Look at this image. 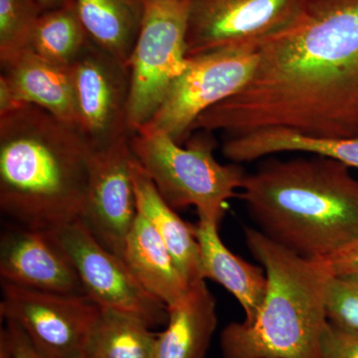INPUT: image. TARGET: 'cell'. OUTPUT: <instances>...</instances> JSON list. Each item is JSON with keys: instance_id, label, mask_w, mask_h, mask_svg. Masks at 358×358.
I'll list each match as a JSON object with an SVG mask.
<instances>
[{"instance_id": "obj_1", "label": "cell", "mask_w": 358, "mask_h": 358, "mask_svg": "<svg viewBox=\"0 0 358 358\" xmlns=\"http://www.w3.org/2000/svg\"><path fill=\"white\" fill-rule=\"evenodd\" d=\"M258 56L246 87L200 115L193 133L358 136V0H307Z\"/></svg>"}, {"instance_id": "obj_2", "label": "cell", "mask_w": 358, "mask_h": 358, "mask_svg": "<svg viewBox=\"0 0 358 358\" xmlns=\"http://www.w3.org/2000/svg\"><path fill=\"white\" fill-rule=\"evenodd\" d=\"M238 196L261 233L303 258L329 262L358 241V178L338 160H265Z\"/></svg>"}, {"instance_id": "obj_3", "label": "cell", "mask_w": 358, "mask_h": 358, "mask_svg": "<svg viewBox=\"0 0 358 358\" xmlns=\"http://www.w3.org/2000/svg\"><path fill=\"white\" fill-rule=\"evenodd\" d=\"M94 150L79 129L23 105L0 115V208L14 224L55 231L81 219Z\"/></svg>"}, {"instance_id": "obj_4", "label": "cell", "mask_w": 358, "mask_h": 358, "mask_svg": "<svg viewBox=\"0 0 358 358\" xmlns=\"http://www.w3.org/2000/svg\"><path fill=\"white\" fill-rule=\"evenodd\" d=\"M244 233L265 270L267 291L255 319L224 327L223 358H322L327 288L334 274L329 263L296 255L253 228Z\"/></svg>"}, {"instance_id": "obj_5", "label": "cell", "mask_w": 358, "mask_h": 358, "mask_svg": "<svg viewBox=\"0 0 358 358\" xmlns=\"http://www.w3.org/2000/svg\"><path fill=\"white\" fill-rule=\"evenodd\" d=\"M216 147L207 131H194L185 145L150 127L131 136L134 157L174 210L193 206L200 220L220 224L226 203L237 196L247 173L239 164L218 162Z\"/></svg>"}, {"instance_id": "obj_6", "label": "cell", "mask_w": 358, "mask_h": 358, "mask_svg": "<svg viewBox=\"0 0 358 358\" xmlns=\"http://www.w3.org/2000/svg\"><path fill=\"white\" fill-rule=\"evenodd\" d=\"M143 4L140 34L129 62L131 134L152 121L188 59L185 0H150Z\"/></svg>"}, {"instance_id": "obj_7", "label": "cell", "mask_w": 358, "mask_h": 358, "mask_svg": "<svg viewBox=\"0 0 358 358\" xmlns=\"http://www.w3.org/2000/svg\"><path fill=\"white\" fill-rule=\"evenodd\" d=\"M258 45H240L189 56L154 115L145 127L159 129L179 145L193 133L197 119L246 87L258 64Z\"/></svg>"}, {"instance_id": "obj_8", "label": "cell", "mask_w": 358, "mask_h": 358, "mask_svg": "<svg viewBox=\"0 0 358 358\" xmlns=\"http://www.w3.org/2000/svg\"><path fill=\"white\" fill-rule=\"evenodd\" d=\"M52 233L69 257L85 294L99 307L128 313L152 329L166 324V306L148 293L121 257L105 248L81 220Z\"/></svg>"}, {"instance_id": "obj_9", "label": "cell", "mask_w": 358, "mask_h": 358, "mask_svg": "<svg viewBox=\"0 0 358 358\" xmlns=\"http://www.w3.org/2000/svg\"><path fill=\"white\" fill-rule=\"evenodd\" d=\"M101 308L86 294L36 291L2 282L0 313L47 358H82Z\"/></svg>"}, {"instance_id": "obj_10", "label": "cell", "mask_w": 358, "mask_h": 358, "mask_svg": "<svg viewBox=\"0 0 358 358\" xmlns=\"http://www.w3.org/2000/svg\"><path fill=\"white\" fill-rule=\"evenodd\" d=\"M70 72L76 93L79 131L93 150L131 136L129 66L91 41Z\"/></svg>"}, {"instance_id": "obj_11", "label": "cell", "mask_w": 358, "mask_h": 358, "mask_svg": "<svg viewBox=\"0 0 358 358\" xmlns=\"http://www.w3.org/2000/svg\"><path fill=\"white\" fill-rule=\"evenodd\" d=\"M307 0H185L187 55L259 44L296 18Z\"/></svg>"}, {"instance_id": "obj_12", "label": "cell", "mask_w": 358, "mask_h": 358, "mask_svg": "<svg viewBox=\"0 0 358 358\" xmlns=\"http://www.w3.org/2000/svg\"><path fill=\"white\" fill-rule=\"evenodd\" d=\"M131 136L94 150L88 197L80 220L94 237L121 257L138 217Z\"/></svg>"}, {"instance_id": "obj_13", "label": "cell", "mask_w": 358, "mask_h": 358, "mask_svg": "<svg viewBox=\"0 0 358 358\" xmlns=\"http://www.w3.org/2000/svg\"><path fill=\"white\" fill-rule=\"evenodd\" d=\"M2 282L52 293L86 294L53 233L13 224L0 240Z\"/></svg>"}, {"instance_id": "obj_14", "label": "cell", "mask_w": 358, "mask_h": 358, "mask_svg": "<svg viewBox=\"0 0 358 358\" xmlns=\"http://www.w3.org/2000/svg\"><path fill=\"white\" fill-rule=\"evenodd\" d=\"M0 79L6 82L18 103L38 107L79 129L70 68L53 64L28 48L1 64Z\"/></svg>"}, {"instance_id": "obj_15", "label": "cell", "mask_w": 358, "mask_h": 358, "mask_svg": "<svg viewBox=\"0 0 358 358\" xmlns=\"http://www.w3.org/2000/svg\"><path fill=\"white\" fill-rule=\"evenodd\" d=\"M194 227L199 244L201 279L212 280L227 289L243 308V322H252L267 291L265 270L232 253L219 236V224L199 219Z\"/></svg>"}, {"instance_id": "obj_16", "label": "cell", "mask_w": 358, "mask_h": 358, "mask_svg": "<svg viewBox=\"0 0 358 358\" xmlns=\"http://www.w3.org/2000/svg\"><path fill=\"white\" fill-rule=\"evenodd\" d=\"M121 258L141 286L166 308L182 300L192 287L157 231L140 214L126 238Z\"/></svg>"}, {"instance_id": "obj_17", "label": "cell", "mask_w": 358, "mask_h": 358, "mask_svg": "<svg viewBox=\"0 0 358 358\" xmlns=\"http://www.w3.org/2000/svg\"><path fill=\"white\" fill-rule=\"evenodd\" d=\"M166 327L157 334L154 358H204L217 327L216 303L205 280L167 308Z\"/></svg>"}, {"instance_id": "obj_18", "label": "cell", "mask_w": 358, "mask_h": 358, "mask_svg": "<svg viewBox=\"0 0 358 358\" xmlns=\"http://www.w3.org/2000/svg\"><path fill=\"white\" fill-rule=\"evenodd\" d=\"M133 174L138 213L157 231L185 279L192 285L201 280L199 244L194 225L179 217L134 155Z\"/></svg>"}, {"instance_id": "obj_19", "label": "cell", "mask_w": 358, "mask_h": 358, "mask_svg": "<svg viewBox=\"0 0 358 358\" xmlns=\"http://www.w3.org/2000/svg\"><path fill=\"white\" fill-rule=\"evenodd\" d=\"M222 152L228 159L239 164L280 152H296L329 157L358 169V136L313 138L278 129H264L225 138Z\"/></svg>"}, {"instance_id": "obj_20", "label": "cell", "mask_w": 358, "mask_h": 358, "mask_svg": "<svg viewBox=\"0 0 358 358\" xmlns=\"http://www.w3.org/2000/svg\"><path fill=\"white\" fill-rule=\"evenodd\" d=\"M90 40L129 66L140 34L145 4L141 0H73Z\"/></svg>"}, {"instance_id": "obj_21", "label": "cell", "mask_w": 358, "mask_h": 358, "mask_svg": "<svg viewBox=\"0 0 358 358\" xmlns=\"http://www.w3.org/2000/svg\"><path fill=\"white\" fill-rule=\"evenodd\" d=\"M157 336L138 317L101 308L82 358H154Z\"/></svg>"}, {"instance_id": "obj_22", "label": "cell", "mask_w": 358, "mask_h": 358, "mask_svg": "<svg viewBox=\"0 0 358 358\" xmlns=\"http://www.w3.org/2000/svg\"><path fill=\"white\" fill-rule=\"evenodd\" d=\"M91 43L73 0L40 14L29 49L53 63L70 68Z\"/></svg>"}, {"instance_id": "obj_23", "label": "cell", "mask_w": 358, "mask_h": 358, "mask_svg": "<svg viewBox=\"0 0 358 358\" xmlns=\"http://www.w3.org/2000/svg\"><path fill=\"white\" fill-rule=\"evenodd\" d=\"M41 13L35 0H0V64L29 48Z\"/></svg>"}, {"instance_id": "obj_24", "label": "cell", "mask_w": 358, "mask_h": 358, "mask_svg": "<svg viewBox=\"0 0 358 358\" xmlns=\"http://www.w3.org/2000/svg\"><path fill=\"white\" fill-rule=\"evenodd\" d=\"M326 312L329 322L358 331V274H333L327 284Z\"/></svg>"}, {"instance_id": "obj_25", "label": "cell", "mask_w": 358, "mask_h": 358, "mask_svg": "<svg viewBox=\"0 0 358 358\" xmlns=\"http://www.w3.org/2000/svg\"><path fill=\"white\" fill-rule=\"evenodd\" d=\"M322 358H358V331L327 322L320 343Z\"/></svg>"}, {"instance_id": "obj_26", "label": "cell", "mask_w": 358, "mask_h": 358, "mask_svg": "<svg viewBox=\"0 0 358 358\" xmlns=\"http://www.w3.org/2000/svg\"><path fill=\"white\" fill-rule=\"evenodd\" d=\"M13 345V358H47L33 345L27 334L15 322L6 320Z\"/></svg>"}, {"instance_id": "obj_27", "label": "cell", "mask_w": 358, "mask_h": 358, "mask_svg": "<svg viewBox=\"0 0 358 358\" xmlns=\"http://www.w3.org/2000/svg\"><path fill=\"white\" fill-rule=\"evenodd\" d=\"M329 267L334 274L355 273L358 274V241L348 250L329 261Z\"/></svg>"}, {"instance_id": "obj_28", "label": "cell", "mask_w": 358, "mask_h": 358, "mask_svg": "<svg viewBox=\"0 0 358 358\" xmlns=\"http://www.w3.org/2000/svg\"><path fill=\"white\" fill-rule=\"evenodd\" d=\"M35 1L38 4L42 13H43V11L50 10V9L63 6V4L67 3L70 0H35Z\"/></svg>"}, {"instance_id": "obj_29", "label": "cell", "mask_w": 358, "mask_h": 358, "mask_svg": "<svg viewBox=\"0 0 358 358\" xmlns=\"http://www.w3.org/2000/svg\"><path fill=\"white\" fill-rule=\"evenodd\" d=\"M141 1H143V3H145V2L150 1V0H141Z\"/></svg>"}]
</instances>
